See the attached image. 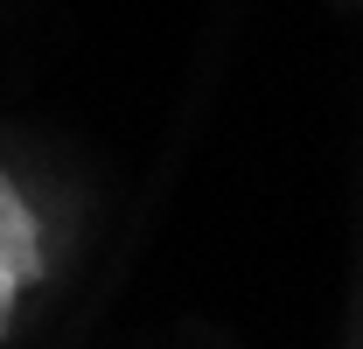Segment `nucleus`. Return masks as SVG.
<instances>
[{
  "instance_id": "1",
  "label": "nucleus",
  "mask_w": 363,
  "mask_h": 349,
  "mask_svg": "<svg viewBox=\"0 0 363 349\" xmlns=\"http://www.w3.org/2000/svg\"><path fill=\"white\" fill-rule=\"evenodd\" d=\"M28 279H43V231H35V210L21 203V189L0 174V336Z\"/></svg>"
}]
</instances>
